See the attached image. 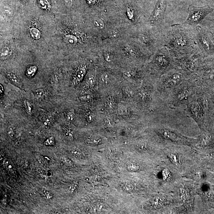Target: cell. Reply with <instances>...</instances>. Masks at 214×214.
I'll return each instance as SVG.
<instances>
[{
    "mask_svg": "<svg viewBox=\"0 0 214 214\" xmlns=\"http://www.w3.org/2000/svg\"><path fill=\"white\" fill-rule=\"evenodd\" d=\"M164 46L175 58L199 51L195 27L182 23L170 25L165 33Z\"/></svg>",
    "mask_w": 214,
    "mask_h": 214,
    "instance_id": "cell-1",
    "label": "cell"
},
{
    "mask_svg": "<svg viewBox=\"0 0 214 214\" xmlns=\"http://www.w3.org/2000/svg\"><path fill=\"white\" fill-rule=\"evenodd\" d=\"M152 63L157 73L161 76L170 70L178 67L176 59L165 46L155 52Z\"/></svg>",
    "mask_w": 214,
    "mask_h": 214,
    "instance_id": "cell-2",
    "label": "cell"
},
{
    "mask_svg": "<svg viewBox=\"0 0 214 214\" xmlns=\"http://www.w3.org/2000/svg\"><path fill=\"white\" fill-rule=\"evenodd\" d=\"M188 72L177 67L170 70L161 76L159 88L164 93L176 88L185 80Z\"/></svg>",
    "mask_w": 214,
    "mask_h": 214,
    "instance_id": "cell-3",
    "label": "cell"
},
{
    "mask_svg": "<svg viewBox=\"0 0 214 214\" xmlns=\"http://www.w3.org/2000/svg\"><path fill=\"white\" fill-rule=\"evenodd\" d=\"M195 40L199 50L203 55H214V43L209 29L200 25L196 27Z\"/></svg>",
    "mask_w": 214,
    "mask_h": 214,
    "instance_id": "cell-4",
    "label": "cell"
},
{
    "mask_svg": "<svg viewBox=\"0 0 214 214\" xmlns=\"http://www.w3.org/2000/svg\"><path fill=\"white\" fill-rule=\"evenodd\" d=\"M213 10L214 9L209 5L202 6L189 5L187 8L188 15L185 21L182 24H187L194 27H196L200 25Z\"/></svg>",
    "mask_w": 214,
    "mask_h": 214,
    "instance_id": "cell-5",
    "label": "cell"
},
{
    "mask_svg": "<svg viewBox=\"0 0 214 214\" xmlns=\"http://www.w3.org/2000/svg\"><path fill=\"white\" fill-rule=\"evenodd\" d=\"M189 84L183 82L173 90L171 99L173 106H178L184 103H187L191 99L194 93V88Z\"/></svg>",
    "mask_w": 214,
    "mask_h": 214,
    "instance_id": "cell-6",
    "label": "cell"
},
{
    "mask_svg": "<svg viewBox=\"0 0 214 214\" xmlns=\"http://www.w3.org/2000/svg\"><path fill=\"white\" fill-rule=\"evenodd\" d=\"M168 0H156V4L148 21L157 26L165 25V14L167 9Z\"/></svg>",
    "mask_w": 214,
    "mask_h": 214,
    "instance_id": "cell-7",
    "label": "cell"
},
{
    "mask_svg": "<svg viewBox=\"0 0 214 214\" xmlns=\"http://www.w3.org/2000/svg\"><path fill=\"white\" fill-rule=\"evenodd\" d=\"M187 110L189 116L197 123H200L202 117V110L200 102L197 99L189 100L187 103Z\"/></svg>",
    "mask_w": 214,
    "mask_h": 214,
    "instance_id": "cell-8",
    "label": "cell"
},
{
    "mask_svg": "<svg viewBox=\"0 0 214 214\" xmlns=\"http://www.w3.org/2000/svg\"><path fill=\"white\" fill-rule=\"evenodd\" d=\"M158 132L162 138L173 142H186L188 140L187 138L167 128H161Z\"/></svg>",
    "mask_w": 214,
    "mask_h": 214,
    "instance_id": "cell-9",
    "label": "cell"
},
{
    "mask_svg": "<svg viewBox=\"0 0 214 214\" xmlns=\"http://www.w3.org/2000/svg\"><path fill=\"white\" fill-rule=\"evenodd\" d=\"M151 95V92H150V89L147 87H142L138 92V98L144 102L149 101Z\"/></svg>",
    "mask_w": 214,
    "mask_h": 214,
    "instance_id": "cell-10",
    "label": "cell"
},
{
    "mask_svg": "<svg viewBox=\"0 0 214 214\" xmlns=\"http://www.w3.org/2000/svg\"><path fill=\"white\" fill-rule=\"evenodd\" d=\"M87 73V68L85 66H81L79 68L76 73V76L73 80V85H77L84 79Z\"/></svg>",
    "mask_w": 214,
    "mask_h": 214,
    "instance_id": "cell-11",
    "label": "cell"
},
{
    "mask_svg": "<svg viewBox=\"0 0 214 214\" xmlns=\"http://www.w3.org/2000/svg\"><path fill=\"white\" fill-rule=\"evenodd\" d=\"M6 76L8 77V79L9 81L14 84L15 85L18 86V87H20L22 85L21 84L20 80L18 77L15 74L12 73H6Z\"/></svg>",
    "mask_w": 214,
    "mask_h": 214,
    "instance_id": "cell-12",
    "label": "cell"
},
{
    "mask_svg": "<svg viewBox=\"0 0 214 214\" xmlns=\"http://www.w3.org/2000/svg\"><path fill=\"white\" fill-rule=\"evenodd\" d=\"M85 142L87 144L90 145H97L102 142V139L98 137H90L85 140Z\"/></svg>",
    "mask_w": 214,
    "mask_h": 214,
    "instance_id": "cell-13",
    "label": "cell"
},
{
    "mask_svg": "<svg viewBox=\"0 0 214 214\" xmlns=\"http://www.w3.org/2000/svg\"><path fill=\"white\" fill-rule=\"evenodd\" d=\"M65 41L67 44L71 46H75L78 42L77 38L72 35H68L65 37Z\"/></svg>",
    "mask_w": 214,
    "mask_h": 214,
    "instance_id": "cell-14",
    "label": "cell"
},
{
    "mask_svg": "<svg viewBox=\"0 0 214 214\" xmlns=\"http://www.w3.org/2000/svg\"><path fill=\"white\" fill-rule=\"evenodd\" d=\"M127 169L128 171L132 172H136L140 171L141 168L140 166L138 164L134 162H131L127 164Z\"/></svg>",
    "mask_w": 214,
    "mask_h": 214,
    "instance_id": "cell-15",
    "label": "cell"
},
{
    "mask_svg": "<svg viewBox=\"0 0 214 214\" xmlns=\"http://www.w3.org/2000/svg\"><path fill=\"white\" fill-rule=\"evenodd\" d=\"M168 157L172 164L175 165H179L181 163V158L177 154L170 153L168 154Z\"/></svg>",
    "mask_w": 214,
    "mask_h": 214,
    "instance_id": "cell-16",
    "label": "cell"
},
{
    "mask_svg": "<svg viewBox=\"0 0 214 214\" xmlns=\"http://www.w3.org/2000/svg\"><path fill=\"white\" fill-rule=\"evenodd\" d=\"M127 15L130 20L134 21L136 17V13L135 10L131 6H127Z\"/></svg>",
    "mask_w": 214,
    "mask_h": 214,
    "instance_id": "cell-17",
    "label": "cell"
},
{
    "mask_svg": "<svg viewBox=\"0 0 214 214\" xmlns=\"http://www.w3.org/2000/svg\"><path fill=\"white\" fill-rule=\"evenodd\" d=\"M30 34L34 40H39L41 38V32L37 29L35 28L31 29Z\"/></svg>",
    "mask_w": 214,
    "mask_h": 214,
    "instance_id": "cell-18",
    "label": "cell"
},
{
    "mask_svg": "<svg viewBox=\"0 0 214 214\" xmlns=\"http://www.w3.org/2000/svg\"><path fill=\"white\" fill-rule=\"evenodd\" d=\"M87 85L90 87L95 86L96 82V79L95 76L94 75H89L87 77L86 80Z\"/></svg>",
    "mask_w": 214,
    "mask_h": 214,
    "instance_id": "cell-19",
    "label": "cell"
},
{
    "mask_svg": "<svg viewBox=\"0 0 214 214\" xmlns=\"http://www.w3.org/2000/svg\"><path fill=\"white\" fill-rule=\"evenodd\" d=\"M138 73L136 71L133 70H130L126 71L123 74L124 77L126 79H132L134 78L136 76H137Z\"/></svg>",
    "mask_w": 214,
    "mask_h": 214,
    "instance_id": "cell-20",
    "label": "cell"
},
{
    "mask_svg": "<svg viewBox=\"0 0 214 214\" xmlns=\"http://www.w3.org/2000/svg\"><path fill=\"white\" fill-rule=\"evenodd\" d=\"M151 202L152 205L156 208L161 207L164 203L163 199L159 197H155L152 199Z\"/></svg>",
    "mask_w": 214,
    "mask_h": 214,
    "instance_id": "cell-21",
    "label": "cell"
},
{
    "mask_svg": "<svg viewBox=\"0 0 214 214\" xmlns=\"http://www.w3.org/2000/svg\"><path fill=\"white\" fill-rule=\"evenodd\" d=\"M24 106L27 114L31 115L32 113L33 106L31 102L27 100H24Z\"/></svg>",
    "mask_w": 214,
    "mask_h": 214,
    "instance_id": "cell-22",
    "label": "cell"
},
{
    "mask_svg": "<svg viewBox=\"0 0 214 214\" xmlns=\"http://www.w3.org/2000/svg\"><path fill=\"white\" fill-rule=\"evenodd\" d=\"M123 189L126 192H131L135 189L134 184L131 183H126L123 186Z\"/></svg>",
    "mask_w": 214,
    "mask_h": 214,
    "instance_id": "cell-23",
    "label": "cell"
},
{
    "mask_svg": "<svg viewBox=\"0 0 214 214\" xmlns=\"http://www.w3.org/2000/svg\"><path fill=\"white\" fill-rule=\"evenodd\" d=\"M34 95L37 99H43L45 96V92L43 89H37L35 91Z\"/></svg>",
    "mask_w": 214,
    "mask_h": 214,
    "instance_id": "cell-24",
    "label": "cell"
},
{
    "mask_svg": "<svg viewBox=\"0 0 214 214\" xmlns=\"http://www.w3.org/2000/svg\"><path fill=\"white\" fill-rule=\"evenodd\" d=\"M117 111L119 114L121 115H125L127 113V108L124 105L120 104L117 107Z\"/></svg>",
    "mask_w": 214,
    "mask_h": 214,
    "instance_id": "cell-25",
    "label": "cell"
},
{
    "mask_svg": "<svg viewBox=\"0 0 214 214\" xmlns=\"http://www.w3.org/2000/svg\"><path fill=\"white\" fill-rule=\"evenodd\" d=\"M63 134L66 137L69 139H73V136L72 131L68 127H64L63 128Z\"/></svg>",
    "mask_w": 214,
    "mask_h": 214,
    "instance_id": "cell-26",
    "label": "cell"
},
{
    "mask_svg": "<svg viewBox=\"0 0 214 214\" xmlns=\"http://www.w3.org/2000/svg\"><path fill=\"white\" fill-rule=\"evenodd\" d=\"M37 67L35 65L30 67L27 70V75L29 77H33L36 72Z\"/></svg>",
    "mask_w": 214,
    "mask_h": 214,
    "instance_id": "cell-27",
    "label": "cell"
},
{
    "mask_svg": "<svg viewBox=\"0 0 214 214\" xmlns=\"http://www.w3.org/2000/svg\"><path fill=\"white\" fill-rule=\"evenodd\" d=\"M94 24L97 28L100 29H103L105 27L104 22L101 19H97L95 20L94 21Z\"/></svg>",
    "mask_w": 214,
    "mask_h": 214,
    "instance_id": "cell-28",
    "label": "cell"
},
{
    "mask_svg": "<svg viewBox=\"0 0 214 214\" xmlns=\"http://www.w3.org/2000/svg\"><path fill=\"white\" fill-rule=\"evenodd\" d=\"M71 153L73 156L77 158H82L84 156L83 153H82V152L76 148L73 149L71 150Z\"/></svg>",
    "mask_w": 214,
    "mask_h": 214,
    "instance_id": "cell-29",
    "label": "cell"
},
{
    "mask_svg": "<svg viewBox=\"0 0 214 214\" xmlns=\"http://www.w3.org/2000/svg\"><path fill=\"white\" fill-rule=\"evenodd\" d=\"M61 160L63 164L68 166H72L74 165L72 161L69 158L65 156H62L61 157Z\"/></svg>",
    "mask_w": 214,
    "mask_h": 214,
    "instance_id": "cell-30",
    "label": "cell"
},
{
    "mask_svg": "<svg viewBox=\"0 0 214 214\" xmlns=\"http://www.w3.org/2000/svg\"><path fill=\"white\" fill-rule=\"evenodd\" d=\"M66 117L69 121H74L75 118V110L73 109L70 110L67 114Z\"/></svg>",
    "mask_w": 214,
    "mask_h": 214,
    "instance_id": "cell-31",
    "label": "cell"
},
{
    "mask_svg": "<svg viewBox=\"0 0 214 214\" xmlns=\"http://www.w3.org/2000/svg\"><path fill=\"white\" fill-rule=\"evenodd\" d=\"M93 96L90 94H85L80 96L79 97V99L81 101L85 102H89L91 101Z\"/></svg>",
    "mask_w": 214,
    "mask_h": 214,
    "instance_id": "cell-32",
    "label": "cell"
},
{
    "mask_svg": "<svg viewBox=\"0 0 214 214\" xmlns=\"http://www.w3.org/2000/svg\"><path fill=\"white\" fill-rule=\"evenodd\" d=\"M41 195L44 198L47 200H50L53 198L52 194L46 190H42Z\"/></svg>",
    "mask_w": 214,
    "mask_h": 214,
    "instance_id": "cell-33",
    "label": "cell"
},
{
    "mask_svg": "<svg viewBox=\"0 0 214 214\" xmlns=\"http://www.w3.org/2000/svg\"><path fill=\"white\" fill-rule=\"evenodd\" d=\"M39 3L43 9H47L49 7V3L47 0H39Z\"/></svg>",
    "mask_w": 214,
    "mask_h": 214,
    "instance_id": "cell-34",
    "label": "cell"
},
{
    "mask_svg": "<svg viewBox=\"0 0 214 214\" xmlns=\"http://www.w3.org/2000/svg\"><path fill=\"white\" fill-rule=\"evenodd\" d=\"M10 52L8 48H5L2 50L1 52V58L5 59L9 56Z\"/></svg>",
    "mask_w": 214,
    "mask_h": 214,
    "instance_id": "cell-35",
    "label": "cell"
},
{
    "mask_svg": "<svg viewBox=\"0 0 214 214\" xmlns=\"http://www.w3.org/2000/svg\"><path fill=\"white\" fill-rule=\"evenodd\" d=\"M44 144L46 146H54L55 144V141L54 138L53 137L48 138L44 142Z\"/></svg>",
    "mask_w": 214,
    "mask_h": 214,
    "instance_id": "cell-36",
    "label": "cell"
},
{
    "mask_svg": "<svg viewBox=\"0 0 214 214\" xmlns=\"http://www.w3.org/2000/svg\"><path fill=\"white\" fill-rule=\"evenodd\" d=\"M104 57L105 60L107 62H110L112 61V57L109 53L104 51Z\"/></svg>",
    "mask_w": 214,
    "mask_h": 214,
    "instance_id": "cell-37",
    "label": "cell"
},
{
    "mask_svg": "<svg viewBox=\"0 0 214 214\" xmlns=\"http://www.w3.org/2000/svg\"><path fill=\"white\" fill-rule=\"evenodd\" d=\"M15 129L14 127H10L8 129V134L10 138H13L15 135Z\"/></svg>",
    "mask_w": 214,
    "mask_h": 214,
    "instance_id": "cell-38",
    "label": "cell"
},
{
    "mask_svg": "<svg viewBox=\"0 0 214 214\" xmlns=\"http://www.w3.org/2000/svg\"><path fill=\"white\" fill-rule=\"evenodd\" d=\"M101 79L103 83H107L109 80L108 76V74H106V73L102 74L101 77Z\"/></svg>",
    "mask_w": 214,
    "mask_h": 214,
    "instance_id": "cell-39",
    "label": "cell"
},
{
    "mask_svg": "<svg viewBox=\"0 0 214 214\" xmlns=\"http://www.w3.org/2000/svg\"><path fill=\"white\" fill-rule=\"evenodd\" d=\"M50 124V119H49L47 118L43 122V123H42V126H43V127L46 129V128L49 127Z\"/></svg>",
    "mask_w": 214,
    "mask_h": 214,
    "instance_id": "cell-40",
    "label": "cell"
},
{
    "mask_svg": "<svg viewBox=\"0 0 214 214\" xmlns=\"http://www.w3.org/2000/svg\"><path fill=\"white\" fill-rule=\"evenodd\" d=\"M163 178L164 179L168 180V179L170 177V174L169 172L167 170H165L163 172Z\"/></svg>",
    "mask_w": 214,
    "mask_h": 214,
    "instance_id": "cell-41",
    "label": "cell"
},
{
    "mask_svg": "<svg viewBox=\"0 0 214 214\" xmlns=\"http://www.w3.org/2000/svg\"><path fill=\"white\" fill-rule=\"evenodd\" d=\"M86 118L87 121L89 123H91L93 120V116H92V114L91 113H88L87 115H86Z\"/></svg>",
    "mask_w": 214,
    "mask_h": 214,
    "instance_id": "cell-42",
    "label": "cell"
},
{
    "mask_svg": "<svg viewBox=\"0 0 214 214\" xmlns=\"http://www.w3.org/2000/svg\"><path fill=\"white\" fill-rule=\"evenodd\" d=\"M100 0H87L88 4L89 5H95L99 2Z\"/></svg>",
    "mask_w": 214,
    "mask_h": 214,
    "instance_id": "cell-43",
    "label": "cell"
},
{
    "mask_svg": "<svg viewBox=\"0 0 214 214\" xmlns=\"http://www.w3.org/2000/svg\"><path fill=\"white\" fill-rule=\"evenodd\" d=\"M107 105H108V106L109 108H113V102L112 101V100L109 99L108 100V102H107Z\"/></svg>",
    "mask_w": 214,
    "mask_h": 214,
    "instance_id": "cell-44",
    "label": "cell"
},
{
    "mask_svg": "<svg viewBox=\"0 0 214 214\" xmlns=\"http://www.w3.org/2000/svg\"><path fill=\"white\" fill-rule=\"evenodd\" d=\"M209 31L211 37V40L214 43V32L211 31L210 30Z\"/></svg>",
    "mask_w": 214,
    "mask_h": 214,
    "instance_id": "cell-45",
    "label": "cell"
},
{
    "mask_svg": "<svg viewBox=\"0 0 214 214\" xmlns=\"http://www.w3.org/2000/svg\"><path fill=\"white\" fill-rule=\"evenodd\" d=\"M3 92H4V89H3V86L1 84V85H0V94H1V96L3 95Z\"/></svg>",
    "mask_w": 214,
    "mask_h": 214,
    "instance_id": "cell-46",
    "label": "cell"
},
{
    "mask_svg": "<svg viewBox=\"0 0 214 214\" xmlns=\"http://www.w3.org/2000/svg\"><path fill=\"white\" fill-rule=\"evenodd\" d=\"M47 175L48 176V177H50V176L52 175V173L50 172H48L47 173Z\"/></svg>",
    "mask_w": 214,
    "mask_h": 214,
    "instance_id": "cell-47",
    "label": "cell"
},
{
    "mask_svg": "<svg viewBox=\"0 0 214 214\" xmlns=\"http://www.w3.org/2000/svg\"><path fill=\"white\" fill-rule=\"evenodd\" d=\"M8 167H9V168H11L12 167V166H11V165H9V166H8Z\"/></svg>",
    "mask_w": 214,
    "mask_h": 214,
    "instance_id": "cell-48",
    "label": "cell"
},
{
    "mask_svg": "<svg viewBox=\"0 0 214 214\" xmlns=\"http://www.w3.org/2000/svg\"><path fill=\"white\" fill-rule=\"evenodd\" d=\"M23 1H26V0H23Z\"/></svg>",
    "mask_w": 214,
    "mask_h": 214,
    "instance_id": "cell-49",
    "label": "cell"
}]
</instances>
